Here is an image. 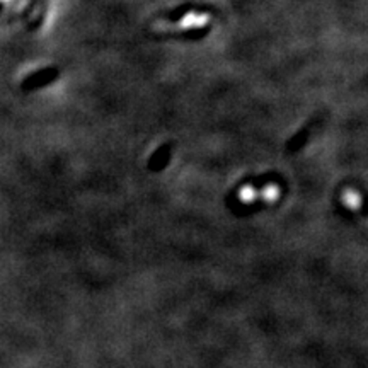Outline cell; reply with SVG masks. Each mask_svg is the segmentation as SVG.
<instances>
[{"label":"cell","mask_w":368,"mask_h":368,"mask_svg":"<svg viewBox=\"0 0 368 368\" xmlns=\"http://www.w3.org/2000/svg\"><path fill=\"white\" fill-rule=\"evenodd\" d=\"M58 75H60V72H58L57 67H46L43 68V71L33 72L31 75L24 77V80L21 82V89L28 92L38 91V89L46 87V85L55 82Z\"/></svg>","instance_id":"6da1fadb"},{"label":"cell","mask_w":368,"mask_h":368,"mask_svg":"<svg viewBox=\"0 0 368 368\" xmlns=\"http://www.w3.org/2000/svg\"><path fill=\"white\" fill-rule=\"evenodd\" d=\"M344 200H346V203H350V207H358V203H360V201H358V196H353V195H351V193H348V195L346 196H344Z\"/></svg>","instance_id":"7a4b0ae2"},{"label":"cell","mask_w":368,"mask_h":368,"mask_svg":"<svg viewBox=\"0 0 368 368\" xmlns=\"http://www.w3.org/2000/svg\"><path fill=\"white\" fill-rule=\"evenodd\" d=\"M2 9H3V3L0 2V13H2Z\"/></svg>","instance_id":"3957f363"}]
</instances>
